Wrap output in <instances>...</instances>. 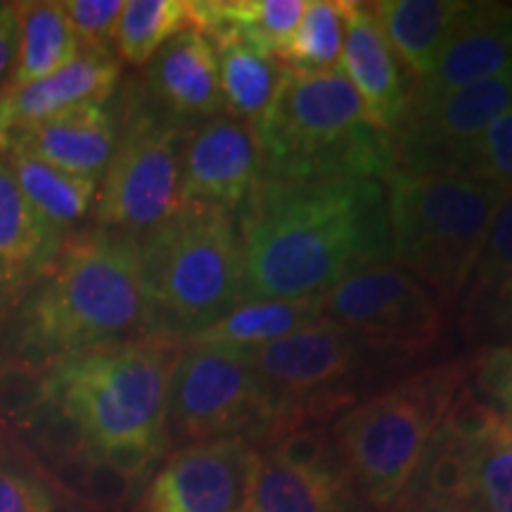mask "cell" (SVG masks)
Wrapping results in <instances>:
<instances>
[{"label":"cell","instance_id":"cell-1","mask_svg":"<svg viewBox=\"0 0 512 512\" xmlns=\"http://www.w3.org/2000/svg\"><path fill=\"white\" fill-rule=\"evenodd\" d=\"M235 219L245 302L320 299L363 268L392 264L382 181L261 178Z\"/></svg>","mask_w":512,"mask_h":512},{"label":"cell","instance_id":"cell-2","mask_svg":"<svg viewBox=\"0 0 512 512\" xmlns=\"http://www.w3.org/2000/svg\"><path fill=\"white\" fill-rule=\"evenodd\" d=\"M150 335L138 238L86 230L64 240L22 309V344L48 363Z\"/></svg>","mask_w":512,"mask_h":512},{"label":"cell","instance_id":"cell-3","mask_svg":"<svg viewBox=\"0 0 512 512\" xmlns=\"http://www.w3.org/2000/svg\"><path fill=\"white\" fill-rule=\"evenodd\" d=\"M252 128L264 178L384 183L399 169L392 138L368 124L339 69L304 72L283 64L278 91Z\"/></svg>","mask_w":512,"mask_h":512},{"label":"cell","instance_id":"cell-4","mask_svg":"<svg viewBox=\"0 0 512 512\" xmlns=\"http://www.w3.org/2000/svg\"><path fill=\"white\" fill-rule=\"evenodd\" d=\"M138 245L150 335L188 342L245 304L242 242L230 211L183 202Z\"/></svg>","mask_w":512,"mask_h":512},{"label":"cell","instance_id":"cell-5","mask_svg":"<svg viewBox=\"0 0 512 512\" xmlns=\"http://www.w3.org/2000/svg\"><path fill=\"white\" fill-rule=\"evenodd\" d=\"M392 264L458 306L508 192L453 174L396 169L384 181Z\"/></svg>","mask_w":512,"mask_h":512},{"label":"cell","instance_id":"cell-6","mask_svg":"<svg viewBox=\"0 0 512 512\" xmlns=\"http://www.w3.org/2000/svg\"><path fill=\"white\" fill-rule=\"evenodd\" d=\"M465 380L467 358H451L354 403L335 420L330 434L339 460L370 510H394Z\"/></svg>","mask_w":512,"mask_h":512},{"label":"cell","instance_id":"cell-7","mask_svg":"<svg viewBox=\"0 0 512 512\" xmlns=\"http://www.w3.org/2000/svg\"><path fill=\"white\" fill-rule=\"evenodd\" d=\"M185 342L140 335L50 363L55 399L81 422L93 451L114 441L169 444L171 377Z\"/></svg>","mask_w":512,"mask_h":512},{"label":"cell","instance_id":"cell-8","mask_svg":"<svg viewBox=\"0 0 512 512\" xmlns=\"http://www.w3.org/2000/svg\"><path fill=\"white\" fill-rule=\"evenodd\" d=\"M240 351L273 389L285 434L304 425H323L335 413H344L358 403L375 375L396 373L411 361L330 318L264 347Z\"/></svg>","mask_w":512,"mask_h":512},{"label":"cell","instance_id":"cell-9","mask_svg":"<svg viewBox=\"0 0 512 512\" xmlns=\"http://www.w3.org/2000/svg\"><path fill=\"white\" fill-rule=\"evenodd\" d=\"M121 105L117 143L102 176L95 219L102 228L140 238L183 204V150L192 126L150 93L128 91Z\"/></svg>","mask_w":512,"mask_h":512},{"label":"cell","instance_id":"cell-10","mask_svg":"<svg viewBox=\"0 0 512 512\" xmlns=\"http://www.w3.org/2000/svg\"><path fill=\"white\" fill-rule=\"evenodd\" d=\"M166 434L181 444L245 439L264 451L283 437L271 387L245 351L185 342L171 377Z\"/></svg>","mask_w":512,"mask_h":512},{"label":"cell","instance_id":"cell-11","mask_svg":"<svg viewBox=\"0 0 512 512\" xmlns=\"http://www.w3.org/2000/svg\"><path fill=\"white\" fill-rule=\"evenodd\" d=\"M325 318L408 358L439 342L444 306L427 285L396 264L363 268L323 297Z\"/></svg>","mask_w":512,"mask_h":512},{"label":"cell","instance_id":"cell-12","mask_svg":"<svg viewBox=\"0 0 512 512\" xmlns=\"http://www.w3.org/2000/svg\"><path fill=\"white\" fill-rule=\"evenodd\" d=\"M512 107V72L437 95L413 91L389 133L399 169L441 174L465 143Z\"/></svg>","mask_w":512,"mask_h":512},{"label":"cell","instance_id":"cell-13","mask_svg":"<svg viewBox=\"0 0 512 512\" xmlns=\"http://www.w3.org/2000/svg\"><path fill=\"white\" fill-rule=\"evenodd\" d=\"M259 460L245 439L185 444L155 472L136 512H249Z\"/></svg>","mask_w":512,"mask_h":512},{"label":"cell","instance_id":"cell-14","mask_svg":"<svg viewBox=\"0 0 512 512\" xmlns=\"http://www.w3.org/2000/svg\"><path fill=\"white\" fill-rule=\"evenodd\" d=\"M264 178L254 128L226 114L192 126L183 150L181 200L235 214Z\"/></svg>","mask_w":512,"mask_h":512},{"label":"cell","instance_id":"cell-15","mask_svg":"<svg viewBox=\"0 0 512 512\" xmlns=\"http://www.w3.org/2000/svg\"><path fill=\"white\" fill-rule=\"evenodd\" d=\"M339 72L356 91L368 124L377 131L392 133L411 100L413 79L396 57L370 3L347 0Z\"/></svg>","mask_w":512,"mask_h":512},{"label":"cell","instance_id":"cell-16","mask_svg":"<svg viewBox=\"0 0 512 512\" xmlns=\"http://www.w3.org/2000/svg\"><path fill=\"white\" fill-rule=\"evenodd\" d=\"M121 74L112 53L81 50L60 72L0 91V157L19 133L81 102H105Z\"/></svg>","mask_w":512,"mask_h":512},{"label":"cell","instance_id":"cell-17","mask_svg":"<svg viewBox=\"0 0 512 512\" xmlns=\"http://www.w3.org/2000/svg\"><path fill=\"white\" fill-rule=\"evenodd\" d=\"M512 72V5L465 3L437 69L413 91L437 95Z\"/></svg>","mask_w":512,"mask_h":512},{"label":"cell","instance_id":"cell-18","mask_svg":"<svg viewBox=\"0 0 512 512\" xmlns=\"http://www.w3.org/2000/svg\"><path fill=\"white\" fill-rule=\"evenodd\" d=\"M147 88L159 105L183 121L223 114L219 55L195 27L181 31L152 57Z\"/></svg>","mask_w":512,"mask_h":512},{"label":"cell","instance_id":"cell-19","mask_svg":"<svg viewBox=\"0 0 512 512\" xmlns=\"http://www.w3.org/2000/svg\"><path fill=\"white\" fill-rule=\"evenodd\" d=\"M117 126L102 102H81L29 131L19 133L12 145L22 147L67 174L102 181L110 166Z\"/></svg>","mask_w":512,"mask_h":512},{"label":"cell","instance_id":"cell-20","mask_svg":"<svg viewBox=\"0 0 512 512\" xmlns=\"http://www.w3.org/2000/svg\"><path fill=\"white\" fill-rule=\"evenodd\" d=\"M62 242L60 230L31 207L0 157V299L46 273Z\"/></svg>","mask_w":512,"mask_h":512},{"label":"cell","instance_id":"cell-21","mask_svg":"<svg viewBox=\"0 0 512 512\" xmlns=\"http://www.w3.org/2000/svg\"><path fill=\"white\" fill-rule=\"evenodd\" d=\"M370 5L413 86L425 83L465 10L463 0H377Z\"/></svg>","mask_w":512,"mask_h":512},{"label":"cell","instance_id":"cell-22","mask_svg":"<svg viewBox=\"0 0 512 512\" xmlns=\"http://www.w3.org/2000/svg\"><path fill=\"white\" fill-rule=\"evenodd\" d=\"M249 512H373L347 472H304L261 451Z\"/></svg>","mask_w":512,"mask_h":512},{"label":"cell","instance_id":"cell-23","mask_svg":"<svg viewBox=\"0 0 512 512\" xmlns=\"http://www.w3.org/2000/svg\"><path fill=\"white\" fill-rule=\"evenodd\" d=\"M470 460L472 441L456 437L439 422L392 512H460Z\"/></svg>","mask_w":512,"mask_h":512},{"label":"cell","instance_id":"cell-24","mask_svg":"<svg viewBox=\"0 0 512 512\" xmlns=\"http://www.w3.org/2000/svg\"><path fill=\"white\" fill-rule=\"evenodd\" d=\"M12 10L17 17L19 43L15 72L5 88L46 79L79 57L81 43L64 15L62 3L29 0V3H12Z\"/></svg>","mask_w":512,"mask_h":512},{"label":"cell","instance_id":"cell-25","mask_svg":"<svg viewBox=\"0 0 512 512\" xmlns=\"http://www.w3.org/2000/svg\"><path fill=\"white\" fill-rule=\"evenodd\" d=\"M325 318L320 299H268L245 302L214 325L190 337V344H214L228 349H256Z\"/></svg>","mask_w":512,"mask_h":512},{"label":"cell","instance_id":"cell-26","mask_svg":"<svg viewBox=\"0 0 512 512\" xmlns=\"http://www.w3.org/2000/svg\"><path fill=\"white\" fill-rule=\"evenodd\" d=\"M219 55L223 114L254 126L271 105L280 81V60L245 38L214 43Z\"/></svg>","mask_w":512,"mask_h":512},{"label":"cell","instance_id":"cell-27","mask_svg":"<svg viewBox=\"0 0 512 512\" xmlns=\"http://www.w3.org/2000/svg\"><path fill=\"white\" fill-rule=\"evenodd\" d=\"M3 159L31 207L60 233L88 214L98 181L67 174L17 145H10Z\"/></svg>","mask_w":512,"mask_h":512},{"label":"cell","instance_id":"cell-28","mask_svg":"<svg viewBox=\"0 0 512 512\" xmlns=\"http://www.w3.org/2000/svg\"><path fill=\"white\" fill-rule=\"evenodd\" d=\"M72 501L50 467L0 422V512H72Z\"/></svg>","mask_w":512,"mask_h":512},{"label":"cell","instance_id":"cell-29","mask_svg":"<svg viewBox=\"0 0 512 512\" xmlns=\"http://www.w3.org/2000/svg\"><path fill=\"white\" fill-rule=\"evenodd\" d=\"M185 29H192V0H128L112 46L119 60L143 67Z\"/></svg>","mask_w":512,"mask_h":512},{"label":"cell","instance_id":"cell-30","mask_svg":"<svg viewBox=\"0 0 512 512\" xmlns=\"http://www.w3.org/2000/svg\"><path fill=\"white\" fill-rule=\"evenodd\" d=\"M460 512H512V425L496 418L472 441L470 479Z\"/></svg>","mask_w":512,"mask_h":512},{"label":"cell","instance_id":"cell-31","mask_svg":"<svg viewBox=\"0 0 512 512\" xmlns=\"http://www.w3.org/2000/svg\"><path fill=\"white\" fill-rule=\"evenodd\" d=\"M347 27V0H309L280 64L304 72L339 69Z\"/></svg>","mask_w":512,"mask_h":512},{"label":"cell","instance_id":"cell-32","mask_svg":"<svg viewBox=\"0 0 512 512\" xmlns=\"http://www.w3.org/2000/svg\"><path fill=\"white\" fill-rule=\"evenodd\" d=\"M441 174L470 178L512 195V107L460 147Z\"/></svg>","mask_w":512,"mask_h":512},{"label":"cell","instance_id":"cell-33","mask_svg":"<svg viewBox=\"0 0 512 512\" xmlns=\"http://www.w3.org/2000/svg\"><path fill=\"white\" fill-rule=\"evenodd\" d=\"M55 399L50 363L12 361L0 368V418L24 427Z\"/></svg>","mask_w":512,"mask_h":512},{"label":"cell","instance_id":"cell-34","mask_svg":"<svg viewBox=\"0 0 512 512\" xmlns=\"http://www.w3.org/2000/svg\"><path fill=\"white\" fill-rule=\"evenodd\" d=\"M24 430L31 432V441H34L31 451L46 458L53 470L93 453L91 439L83 425L57 399L50 401L34 420L27 422Z\"/></svg>","mask_w":512,"mask_h":512},{"label":"cell","instance_id":"cell-35","mask_svg":"<svg viewBox=\"0 0 512 512\" xmlns=\"http://www.w3.org/2000/svg\"><path fill=\"white\" fill-rule=\"evenodd\" d=\"M467 387L489 411L512 425V347L484 344L467 358Z\"/></svg>","mask_w":512,"mask_h":512},{"label":"cell","instance_id":"cell-36","mask_svg":"<svg viewBox=\"0 0 512 512\" xmlns=\"http://www.w3.org/2000/svg\"><path fill=\"white\" fill-rule=\"evenodd\" d=\"M465 313V328L470 337L484 344L512 347V285L491 287L482 292H467L460 299Z\"/></svg>","mask_w":512,"mask_h":512},{"label":"cell","instance_id":"cell-37","mask_svg":"<svg viewBox=\"0 0 512 512\" xmlns=\"http://www.w3.org/2000/svg\"><path fill=\"white\" fill-rule=\"evenodd\" d=\"M503 285H512V195L498 209L465 294Z\"/></svg>","mask_w":512,"mask_h":512},{"label":"cell","instance_id":"cell-38","mask_svg":"<svg viewBox=\"0 0 512 512\" xmlns=\"http://www.w3.org/2000/svg\"><path fill=\"white\" fill-rule=\"evenodd\" d=\"M62 10L79 38L81 50L110 53L124 0H67L62 3Z\"/></svg>","mask_w":512,"mask_h":512},{"label":"cell","instance_id":"cell-39","mask_svg":"<svg viewBox=\"0 0 512 512\" xmlns=\"http://www.w3.org/2000/svg\"><path fill=\"white\" fill-rule=\"evenodd\" d=\"M164 453L162 444H155V441L145 439H124L114 441V444H107L102 448H95L93 456L100 458L102 463H107L114 470L121 472V475L136 479H145L152 472V467Z\"/></svg>","mask_w":512,"mask_h":512},{"label":"cell","instance_id":"cell-40","mask_svg":"<svg viewBox=\"0 0 512 512\" xmlns=\"http://www.w3.org/2000/svg\"><path fill=\"white\" fill-rule=\"evenodd\" d=\"M19 29L12 3H0V91L10 83L17 64Z\"/></svg>","mask_w":512,"mask_h":512},{"label":"cell","instance_id":"cell-41","mask_svg":"<svg viewBox=\"0 0 512 512\" xmlns=\"http://www.w3.org/2000/svg\"><path fill=\"white\" fill-rule=\"evenodd\" d=\"M72 512H107V510L98 508V505H93L91 501H83V498L74 496V501H72Z\"/></svg>","mask_w":512,"mask_h":512}]
</instances>
